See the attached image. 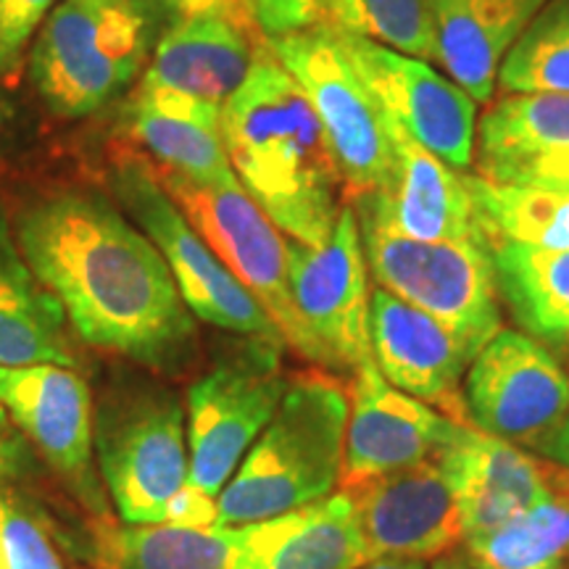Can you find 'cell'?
<instances>
[{"label": "cell", "instance_id": "1", "mask_svg": "<svg viewBox=\"0 0 569 569\" xmlns=\"http://www.w3.org/2000/svg\"><path fill=\"white\" fill-rule=\"evenodd\" d=\"M11 227L27 264L59 298L84 346L159 375L193 361L196 317L159 248L111 193L56 184L24 198Z\"/></svg>", "mask_w": 569, "mask_h": 569}, {"label": "cell", "instance_id": "2", "mask_svg": "<svg viewBox=\"0 0 569 569\" xmlns=\"http://www.w3.org/2000/svg\"><path fill=\"white\" fill-rule=\"evenodd\" d=\"M232 172L284 238L325 246L348 203L346 182L315 106L264 48L222 109Z\"/></svg>", "mask_w": 569, "mask_h": 569}, {"label": "cell", "instance_id": "3", "mask_svg": "<svg viewBox=\"0 0 569 569\" xmlns=\"http://www.w3.org/2000/svg\"><path fill=\"white\" fill-rule=\"evenodd\" d=\"M348 388L311 372L288 380L272 422L219 493L217 528H243L303 509L340 486Z\"/></svg>", "mask_w": 569, "mask_h": 569}, {"label": "cell", "instance_id": "4", "mask_svg": "<svg viewBox=\"0 0 569 569\" xmlns=\"http://www.w3.org/2000/svg\"><path fill=\"white\" fill-rule=\"evenodd\" d=\"M156 27L151 0H59L27 56L34 92L67 122L103 111L140 82Z\"/></svg>", "mask_w": 569, "mask_h": 569}, {"label": "cell", "instance_id": "5", "mask_svg": "<svg viewBox=\"0 0 569 569\" xmlns=\"http://www.w3.org/2000/svg\"><path fill=\"white\" fill-rule=\"evenodd\" d=\"M109 193L159 248L190 315L248 340L284 346L272 319L193 230L159 180L153 163L130 148L113 151Z\"/></svg>", "mask_w": 569, "mask_h": 569}, {"label": "cell", "instance_id": "6", "mask_svg": "<svg viewBox=\"0 0 569 569\" xmlns=\"http://www.w3.org/2000/svg\"><path fill=\"white\" fill-rule=\"evenodd\" d=\"M96 461L124 525H163L190 480L188 422L169 390H117L96 415Z\"/></svg>", "mask_w": 569, "mask_h": 569}, {"label": "cell", "instance_id": "7", "mask_svg": "<svg viewBox=\"0 0 569 569\" xmlns=\"http://www.w3.org/2000/svg\"><path fill=\"white\" fill-rule=\"evenodd\" d=\"M356 222L377 288L440 319L475 356L501 330L503 306L488 246L425 243L359 213Z\"/></svg>", "mask_w": 569, "mask_h": 569}, {"label": "cell", "instance_id": "8", "mask_svg": "<svg viewBox=\"0 0 569 569\" xmlns=\"http://www.w3.org/2000/svg\"><path fill=\"white\" fill-rule=\"evenodd\" d=\"M159 180L206 246L238 277L248 293L264 306L284 346L317 365V351L290 298L284 234L246 193L238 177L222 182H196L180 174L159 172Z\"/></svg>", "mask_w": 569, "mask_h": 569}, {"label": "cell", "instance_id": "9", "mask_svg": "<svg viewBox=\"0 0 569 569\" xmlns=\"http://www.w3.org/2000/svg\"><path fill=\"white\" fill-rule=\"evenodd\" d=\"M267 48L315 106L343 174L346 193L386 190L393 177V146L386 117L338 34L296 32L267 42Z\"/></svg>", "mask_w": 569, "mask_h": 569}, {"label": "cell", "instance_id": "10", "mask_svg": "<svg viewBox=\"0 0 569 569\" xmlns=\"http://www.w3.org/2000/svg\"><path fill=\"white\" fill-rule=\"evenodd\" d=\"M280 348L251 340L243 353L219 361L188 388V482L193 488L219 498L272 422L288 388Z\"/></svg>", "mask_w": 569, "mask_h": 569}, {"label": "cell", "instance_id": "11", "mask_svg": "<svg viewBox=\"0 0 569 569\" xmlns=\"http://www.w3.org/2000/svg\"><path fill=\"white\" fill-rule=\"evenodd\" d=\"M288 243V288L296 315L317 351V367L356 372L372 365L369 269L353 206L346 203L325 246Z\"/></svg>", "mask_w": 569, "mask_h": 569}, {"label": "cell", "instance_id": "12", "mask_svg": "<svg viewBox=\"0 0 569 569\" xmlns=\"http://www.w3.org/2000/svg\"><path fill=\"white\" fill-rule=\"evenodd\" d=\"M469 425L532 451L569 415V372L522 330H501L465 377Z\"/></svg>", "mask_w": 569, "mask_h": 569}, {"label": "cell", "instance_id": "13", "mask_svg": "<svg viewBox=\"0 0 569 569\" xmlns=\"http://www.w3.org/2000/svg\"><path fill=\"white\" fill-rule=\"evenodd\" d=\"M0 409L63 480L77 501L106 517L96 461V417L90 386L74 367H0Z\"/></svg>", "mask_w": 569, "mask_h": 569}, {"label": "cell", "instance_id": "14", "mask_svg": "<svg viewBox=\"0 0 569 569\" xmlns=\"http://www.w3.org/2000/svg\"><path fill=\"white\" fill-rule=\"evenodd\" d=\"M338 38L382 117L448 167L467 172L475 161L478 140V103L472 96L436 69V63L365 38Z\"/></svg>", "mask_w": 569, "mask_h": 569}, {"label": "cell", "instance_id": "15", "mask_svg": "<svg viewBox=\"0 0 569 569\" xmlns=\"http://www.w3.org/2000/svg\"><path fill=\"white\" fill-rule=\"evenodd\" d=\"M467 427L457 425L411 398L377 372L372 365L359 367L348 386V425L340 488L351 490L382 475L438 459Z\"/></svg>", "mask_w": 569, "mask_h": 569}, {"label": "cell", "instance_id": "16", "mask_svg": "<svg viewBox=\"0 0 569 569\" xmlns=\"http://www.w3.org/2000/svg\"><path fill=\"white\" fill-rule=\"evenodd\" d=\"M440 457L348 490L365 561L386 557L436 561L461 546L465 525L451 475Z\"/></svg>", "mask_w": 569, "mask_h": 569}, {"label": "cell", "instance_id": "17", "mask_svg": "<svg viewBox=\"0 0 569 569\" xmlns=\"http://www.w3.org/2000/svg\"><path fill=\"white\" fill-rule=\"evenodd\" d=\"M393 177L386 190L348 196L359 217L425 243H486L469 174L448 167L386 119Z\"/></svg>", "mask_w": 569, "mask_h": 569}, {"label": "cell", "instance_id": "18", "mask_svg": "<svg viewBox=\"0 0 569 569\" xmlns=\"http://www.w3.org/2000/svg\"><path fill=\"white\" fill-rule=\"evenodd\" d=\"M372 359L390 386L457 425H469L465 377L475 353L451 327L382 288L369 303Z\"/></svg>", "mask_w": 569, "mask_h": 569}, {"label": "cell", "instance_id": "19", "mask_svg": "<svg viewBox=\"0 0 569 569\" xmlns=\"http://www.w3.org/2000/svg\"><path fill=\"white\" fill-rule=\"evenodd\" d=\"M264 48L267 42L240 13H177L174 24L156 42L138 88L224 109Z\"/></svg>", "mask_w": 569, "mask_h": 569}, {"label": "cell", "instance_id": "20", "mask_svg": "<svg viewBox=\"0 0 569 569\" xmlns=\"http://www.w3.org/2000/svg\"><path fill=\"white\" fill-rule=\"evenodd\" d=\"M440 459L451 475L465 538L536 507L557 486V465L478 427H467Z\"/></svg>", "mask_w": 569, "mask_h": 569}, {"label": "cell", "instance_id": "21", "mask_svg": "<svg viewBox=\"0 0 569 569\" xmlns=\"http://www.w3.org/2000/svg\"><path fill=\"white\" fill-rule=\"evenodd\" d=\"M246 13L264 42L327 30L438 61L427 0H246Z\"/></svg>", "mask_w": 569, "mask_h": 569}, {"label": "cell", "instance_id": "22", "mask_svg": "<svg viewBox=\"0 0 569 569\" xmlns=\"http://www.w3.org/2000/svg\"><path fill=\"white\" fill-rule=\"evenodd\" d=\"M546 0H427L438 67L475 103H490L498 69Z\"/></svg>", "mask_w": 569, "mask_h": 569}, {"label": "cell", "instance_id": "23", "mask_svg": "<svg viewBox=\"0 0 569 569\" xmlns=\"http://www.w3.org/2000/svg\"><path fill=\"white\" fill-rule=\"evenodd\" d=\"M127 130L159 172L196 182L234 177L222 138V109L174 92L134 88L127 103Z\"/></svg>", "mask_w": 569, "mask_h": 569}, {"label": "cell", "instance_id": "24", "mask_svg": "<svg viewBox=\"0 0 569 569\" xmlns=\"http://www.w3.org/2000/svg\"><path fill=\"white\" fill-rule=\"evenodd\" d=\"M67 311L38 280L0 206V367H77Z\"/></svg>", "mask_w": 569, "mask_h": 569}, {"label": "cell", "instance_id": "25", "mask_svg": "<svg viewBox=\"0 0 569 569\" xmlns=\"http://www.w3.org/2000/svg\"><path fill=\"white\" fill-rule=\"evenodd\" d=\"M246 569H359L365 567L348 490L288 515L248 525Z\"/></svg>", "mask_w": 569, "mask_h": 569}, {"label": "cell", "instance_id": "26", "mask_svg": "<svg viewBox=\"0 0 569 569\" xmlns=\"http://www.w3.org/2000/svg\"><path fill=\"white\" fill-rule=\"evenodd\" d=\"M503 311L569 372V248L532 251L515 243L490 246Z\"/></svg>", "mask_w": 569, "mask_h": 569}, {"label": "cell", "instance_id": "27", "mask_svg": "<svg viewBox=\"0 0 569 569\" xmlns=\"http://www.w3.org/2000/svg\"><path fill=\"white\" fill-rule=\"evenodd\" d=\"M559 148H569V92L498 96L478 119L475 161L490 182Z\"/></svg>", "mask_w": 569, "mask_h": 569}, {"label": "cell", "instance_id": "28", "mask_svg": "<svg viewBox=\"0 0 569 569\" xmlns=\"http://www.w3.org/2000/svg\"><path fill=\"white\" fill-rule=\"evenodd\" d=\"M472 569H569V469H557L553 493L507 522L461 540Z\"/></svg>", "mask_w": 569, "mask_h": 569}, {"label": "cell", "instance_id": "29", "mask_svg": "<svg viewBox=\"0 0 569 569\" xmlns=\"http://www.w3.org/2000/svg\"><path fill=\"white\" fill-rule=\"evenodd\" d=\"M251 532L243 528L127 525L106 530L101 549L109 569H246Z\"/></svg>", "mask_w": 569, "mask_h": 569}, {"label": "cell", "instance_id": "30", "mask_svg": "<svg viewBox=\"0 0 569 569\" xmlns=\"http://www.w3.org/2000/svg\"><path fill=\"white\" fill-rule=\"evenodd\" d=\"M488 248L515 243L532 251L569 248V190L503 184L469 174Z\"/></svg>", "mask_w": 569, "mask_h": 569}, {"label": "cell", "instance_id": "31", "mask_svg": "<svg viewBox=\"0 0 569 569\" xmlns=\"http://www.w3.org/2000/svg\"><path fill=\"white\" fill-rule=\"evenodd\" d=\"M496 88L498 96L569 92V0H546L503 56Z\"/></svg>", "mask_w": 569, "mask_h": 569}, {"label": "cell", "instance_id": "32", "mask_svg": "<svg viewBox=\"0 0 569 569\" xmlns=\"http://www.w3.org/2000/svg\"><path fill=\"white\" fill-rule=\"evenodd\" d=\"M0 540H3L11 569H67L51 525L46 522L38 507L27 503L19 490L3 509Z\"/></svg>", "mask_w": 569, "mask_h": 569}, {"label": "cell", "instance_id": "33", "mask_svg": "<svg viewBox=\"0 0 569 569\" xmlns=\"http://www.w3.org/2000/svg\"><path fill=\"white\" fill-rule=\"evenodd\" d=\"M56 3L59 0H0V82L17 80Z\"/></svg>", "mask_w": 569, "mask_h": 569}, {"label": "cell", "instance_id": "34", "mask_svg": "<svg viewBox=\"0 0 569 569\" xmlns=\"http://www.w3.org/2000/svg\"><path fill=\"white\" fill-rule=\"evenodd\" d=\"M486 180V177H482ZM503 184H532V188H551V190H569V148L536 156V159L522 161L519 167L509 169L501 177Z\"/></svg>", "mask_w": 569, "mask_h": 569}, {"label": "cell", "instance_id": "35", "mask_svg": "<svg viewBox=\"0 0 569 569\" xmlns=\"http://www.w3.org/2000/svg\"><path fill=\"white\" fill-rule=\"evenodd\" d=\"M27 465H30V457H27L24 436L17 430L9 415L0 409V519H3V509L9 498L17 493V486Z\"/></svg>", "mask_w": 569, "mask_h": 569}, {"label": "cell", "instance_id": "36", "mask_svg": "<svg viewBox=\"0 0 569 569\" xmlns=\"http://www.w3.org/2000/svg\"><path fill=\"white\" fill-rule=\"evenodd\" d=\"M217 517H219L217 498L203 493V490H198L188 482V486L172 498V503H169L163 525L203 530V528H217Z\"/></svg>", "mask_w": 569, "mask_h": 569}, {"label": "cell", "instance_id": "37", "mask_svg": "<svg viewBox=\"0 0 569 569\" xmlns=\"http://www.w3.org/2000/svg\"><path fill=\"white\" fill-rule=\"evenodd\" d=\"M540 459L551 461V465L569 469V415L561 419L557 430H551L540 443L532 448Z\"/></svg>", "mask_w": 569, "mask_h": 569}, {"label": "cell", "instance_id": "38", "mask_svg": "<svg viewBox=\"0 0 569 569\" xmlns=\"http://www.w3.org/2000/svg\"><path fill=\"white\" fill-rule=\"evenodd\" d=\"M246 0H184L177 13H196V11H222V13H243Z\"/></svg>", "mask_w": 569, "mask_h": 569}, {"label": "cell", "instance_id": "39", "mask_svg": "<svg viewBox=\"0 0 569 569\" xmlns=\"http://www.w3.org/2000/svg\"><path fill=\"white\" fill-rule=\"evenodd\" d=\"M359 569H427L425 561L419 559H398V557H386V559H375L367 561L365 567Z\"/></svg>", "mask_w": 569, "mask_h": 569}, {"label": "cell", "instance_id": "40", "mask_svg": "<svg viewBox=\"0 0 569 569\" xmlns=\"http://www.w3.org/2000/svg\"><path fill=\"white\" fill-rule=\"evenodd\" d=\"M430 569H472L467 565V559L461 557L459 551H451L446 553V557H438L436 561H432Z\"/></svg>", "mask_w": 569, "mask_h": 569}, {"label": "cell", "instance_id": "41", "mask_svg": "<svg viewBox=\"0 0 569 569\" xmlns=\"http://www.w3.org/2000/svg\"><path fill=\"white\" fill-rule=\"evenodd\" d=\"M9 127H11V106L3 96H0V148H3L6 134H9Z\"/></svg>", "mask_w": 569, "mask_h": 569}, {"label": "cell", "instance_id": "42", "mask_svg": "<svg viewBox=\"0 0 569 569\" xmlns=\"http://www.w3.org/2000/svg\"><path fill=\"white\" fill-rule=\"evenodd\" d=\"M0 569H11L9 559H6V549H3V540H0Z\"/></svg>", "mask_w": 569, "mask_h": 569}, {"label": "cell", "instance_id": "43", "mask_svg": "<svg viewBox=\"0 0 569 569\" xmlns=\"http://www.w3.org/2000/svg\"><path fill=\"white\" fill-rule=\"evenodd\" d=\"M151 3H169L174 11H180V6L184 3V0H151Z\"/></svg>", "mask_w": 569, "mask_h": 569}]
</instances>
